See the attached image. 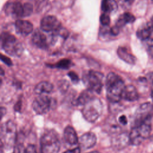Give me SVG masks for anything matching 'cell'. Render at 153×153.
I'll return each mask as SVG.
<instances>
[{
  "label": "cell",
  "mask_w": 153,
  "mask_h": 153,
  "mask_svg": "<svg viewBox=\"0 0 153 153\" xmlns=\"http://www.w3.org/2000/svg\"><path fill=\"white\" fill-rule=\"evenodd\" d=\"M106 96L112 103H117L122 99V93L125 87L121 77L114 72H110L106 76Z\"/></svg>",
  "instance_id": "cell-1"
},
{
  "label": "cell",
  "mask_w": 153,
  "mask_h": 153,
  "mask_svg": "<svg viewBox=\"0 0 153 153\" xmlns=\"http://www.w3.org/2000/svg\"><path fill=\"white\" fill-rule=\"evenodd\" d=\"M41 153H58L60 148V142L58 134L53 130L44 133L41 138Z\"/></svg>",
  "instance_id": "cell-2"
},
{
  "label": "cell",
  "mask_w": 153,
  "mask_h": 153,
  "mask_svg": "<svg viewBox=\"0 0 153 153\" xmlns=\"http://www.w3.org/2000/svg\"><path fill=\"white\" fill-rule=\"evenodd\" d=\"M1 47L9 55L19 57L23 53V48L20 42L13 35L4 32L1 37Z\"/></svg>",
  "instance_id": "cell-3"
},
{
  "label": "cell",
  "mask_w": 153,
  "mask_h": 153,
  "mask_svg": "<svg viewBox=\"0 0 153 153\" xmlns=\"http://www.w3.org/2000/svg\"><path fill=\"white\" fill-rule=\"evenodd\" d=\"M102 110L103 105L101 100L97 97H94L84 105L82 114L87 121L93 123L100 116Z\"/></svg>",
  "instance_id": "cell-4"
},
{
  "label": "cell",
  "mask_w": 153,
  "mask_h": 153,
  "mask_svg": "<svg viewBox=\"0 0 153 153\" xmlns=\"http://www.w3.org/2000/svg\"><path fill=\"white\" fill-rule=\"evenodd\" d=\"M151 131V126L150 121L144 122L134 126L129 134L130 143L133 145H140L150 136Z\"/></svg>",
  "instance_id": "cell-5"
},
{
  "label": "cell",
  "mask_w": 153,
  "mask_h": 153,
  "mask_svg": "<svg viewBox=\"0 0 153 153\" xmlns=\"http://www.w3.org/2000/svg\"><path fill=\"white\" fill-rule=\"evenodd\" d=\"M16 138V127L15 124L8 121L3 124L1 128V145L8 149L14 145Z\"/></svg>",
  "instance_id": "cell-6"
},
{
  "label": "cell",
  "mask_w": 153,
  "mask_h": 153,
  "mask_svg": "<svg viewBox=\"0 0 153 153\" xmlns=\"http://www.w3.org/2000/svg\"><path fill=\"white\" fill-rule=\"evenodd\" d=\"M103 75L97 71H89L83 76V81L88 89L100 93L103 86Z\"/></svg>",
  "instance_id": "cell-7"
},
{
  "label": "cell",
  "mask_w": 153,
  "mask_h": 153,
  "mask_svg": "<svg viewBox=\"0 0 153 153\" xmlns=\"http://www.w3.org/2000/svg\"><path fill=\"white\" fill-rule=\"evenodd\" d=\"M153 116V105L150 102L140 105L134 115V126L142 123L150 121Z\"/></svg>",
  "instance_id": "cell-8"
},
{
  "label": "cell",
  "mask_w": 153,
  "mask_h": 153,
  "mask_svg": "<svg viewBox=\"0 0 153 153\" xmlns=\"http://www.w3.org/2000/svg\"><path fill=\"white\" fill-rule=\"evenodd\" d=\"M51 105V99L44 94H40L32 103L33 109L37 114H44L48 112Z\"/></svg>",
  "instance_id": "cell-9"
},
{
  "label": "cell",
  "mask_w": 153,
  "mask_h": 153,
  "mask_svg": "<svg viewBox=\"0 0 153 153\" xmlns=\"http://www.w3.org/2000/svg\"><path fill=\"white\" fill-rule=\"evenodd\" d=\"M41 28L45 32L55 31L60 27V23L57 19L53 16H47L42 19Z\"/></svg>",
  "instance_id": "cell-10"
},
{
  "label": "cell",
  "mask_w": 153,
  "mask_h": 153,
  "mask_svg": "<svg viewBox=\"0 0 153 153\" xmlns=\"http://www.w3.org/2000/svg\"><path fill=\"white\" fill-rule=\"evenodd\" d=\"M5 13L14 17H23V5L19 2L8 3L5 8Z\"/></svg>",
  "instance_id": "cell-11"
},
{
  "label": "cell",
  "mask_w": 153,
  "mask_h": 153,
  "mask_svg": "<svg viewBox=\"0 0 153 153\" xmlns=\"http://www.w3.org/2000/svg\"><path fill=\"white\" fill-rule=\"evenodd\" d=\"M78 142L82 148L90 149L96 143V136L92 132H87L79 137Z\"/></svg>",
  "instance_id": "cell-12"
},
{
  "label": "cell",
  "mask_w": 153,
  "mask_h": 153,
  "mask_svg": "<svg viewBox=\"0 0 153 153\" xmlns=\"http://www.w3.org/2000/svg\"><path fill=\"white\" fill-rule=\"evenodd\" d=\"M15 28L17 33L24 36L29 35L33 31L32 24L27 20H16L15 23Z\"/></svg>",
  "instance_id": "cell-13"
},
{
  "label": "cell",
  "mask_w": 153,
  "mask_h": 153,
  "mask_svg": "<svg viewBox=\"0 0 153 153\" xmlns=\"http://www.w3.org/2000/svg\"><path fill=\"white\" fill-rule=\"evenodd\" d=\"M153 32V23L148 22L139 27L136 32L137 37L141 40L149 39Z\"/></svg>",
  "instance_id": "cell-14"
},
{
  "label": "cell",
  "mask_w": 153,
  "mask_h": 153,
  "mask_svg": "<svg viewBox=\"0 0 153 153\" xmlns=\"http://www.w3.org/2000/svg\"><path fill=\"white\" fill-rule=\"evenodd\" d=\"M139 98V94L136 87L132 85H128L125 86L123 93L122 99L130 101H136Z\"/></svg>",
  "instance_id": "cell-15"
},
{
  "label": "cell",
  "mask_w": 153,
  "mask_h": 153,
  "mask_svg": "<svg viewBox=\"0 0 153 153\" xmlns=\"http://www.w3.org/2000/svg\"><path fill=\"white\" fill-rule=\"evenodd\" d=\"M32 41L34 45L38 48H46L48 47L46 36L38 29L34 31L32 36Z\"/></svg>",
  "instance_id": "cell-16"
},
{
  "label": "cell",
  "mask_w": 153,
  "mask_h": 153,
  "mask_svg": "<svg viewBox=\"0 0 153 153\" xmlns=\"http://www.w3.org/2000/svg\"><path fill=\"white\" fill-rule=\"evenodd\" d=\"M63 137L66 142L68 144L73 145L78 142L76 133L74 128L71 126H67L63 132Z\"/></svg>",
  "instance_id": "cell-17"
},
{
  "label": "cell",
  "mask_w": 153,
  "mask_h": 153,
  "mask_svg": "<svg viewBox=\"0 0 153 153\" xmlns=\"http://www.w3.org/2000/svg\"><path fill=\"white\" fill-rule=\"evenodd\" d=\"M93 93L94 92L88 88L85 90H84L80 93L78 98L76 99L75 105L84 106L87 102L95 97Z\"/></svg>",
  "instance_id": "cell-18"
},
{
  "label": "cell",
  "mask_w": 153,
  "mask_h": 153,
  "mask_svg": "<svg viewBox=\"0 0 153 153\" xmlns=\"http://www.w3.org/2000/svg\"><path fill=\"white\" fill-rule=\"evenodd\" d=\"M117 54L121 59L128 64L134 65L136 63V57L124 47H119L117 50Z\"/></svg>",
  "instance_id": "cell-19"
},
{
  "label": "cell",
  "mask_w": 153,
  "mask_h": 153,
  "mask_svg": "<svg viewBox=\"0 0 153 153\" xmlns=\"http://www.w3.org/2000/svg\"><path fill=\"white\" fill-rule=\"evenodd\" d=\"M53 90V84L48 81H41L39 82L34 88L35 93L37 94H44L49 93Z\"/></svg>",
  "instance_id": "cell-20"
},
{
  "label": "cell",
  "mask_w": 153,
  "mask_h": 153,
  "mask_svg": "<svg viewBox=\"0 0 153 153\" xmlns=\"http://www.w3.org/2000/svg\"><path fill=\"white\" fill-rule=\"evenodd\" d=\"M130 142L129 134L121 133L117 136L113 141V145L117 149H122L126 146Z\"/></svg>",
  "instance_id": "cell-21"
},
{
  "label": "cell",
  "mask_w": 153,
  "mask_h": 153,
  "mask_svg": "<svg viewBox=\"0 0 153 153\" xmlns=\"http://www.w3.org/2000/svg\"><path fill=\"white\" fill-rule=\"evenodd\" d=\"M135 21V17L130 13L126 12L122 14L117 21L116 25L120 29L127 23H132Z\"/></svg>",
  "instance_id": "cell-22"
},
{
  "label": "cell",
  "mask_w": 153,
  "mask_h": 153,
  "mask_svg": "<svg viewBox=\"0 0 153 153\" xmlns=\"http://www.w3.org/2000/svg\"><path fill=\"white\" fill-rule=\"evenodd\" d=\"M101 8L105 13H112L117 11L118 4L115 0H102Z\"/></svg>",
  "instance_id": "cell-23"
},
{
  "label": "cell",
  "mask_w": 153,
  "mask_h": 153,
  "mask_svg": "<svg viewBox=\"0 0 153 153\" xmlns=\"http://www.w3.org/2000/svg\"><path fill=\"white\" fill-rule=\"evenodd\" d=\"M72 65V62L69 59H64L59 61L56 64H55L53 66L62 69H67L69 68Z\"/></svg>",
  "instance_id": "cell-24"
},
{
  "label": "cell",
  "mask_w": 153,
  "mask_h": 153,
  "mask_svg": "<svg viewBox=\"0 0 153 153\" xmlns=\"http://www.w3.org/2000/svg\"><path fill=\"white\" fill-rule=\"evenodd\" d=\"M33 11V6L30 3H25L23 4V17L30 16Z\"/></svg>",
  "instance_id": "cell-25"
},
{
  "label": "cell",
  "mask_w": 153,
  "mask_h": 153,
  "mask_svg": "<svg viewBox=\"0 0 153 153\" xmlns=\"http://www.w3.org/2000/svg\"><path fill=\"white\" fill-rule=\"evenodd\" d=\"M100 22L103 26H108L109 25L111 20L109 16L106 14H103L100 17Z\"/></svg>",
  "instance_id": "cell-26"
},
{
  "label": "cell",
  "mask_w": 153,
  "mask_h": 153,
  "mask_svg": "<svg viewBox=\"0 0 153 153\" xmlns=\"http://www.w3.org/2000/svg\"><path fill=\"white\" fill-rule=\"evenodd\" d=\"M68 75L69 77L71 78V81H72L74 83L76 84V83H77V82L79 81V77H78V76L77 75V74H76V73H75L74 72L71 71V72H69L68 74Z\"/></svg>",
  "instance_id": "cell-27"
},
{
  "label": "cell",
  "mask_w": 153,
  "mask_h": 153,
  "mask_svg": "<svg viewBox=\"0 0 153 153\" xmlns=\"http://www.w3.org/2000/svg\"><path fill=\"white\" fill-rule=\"evenodd\" d=\"M25 148L23 144L18 143L15 146L13 153H24Z\"/></svg>",
  "instance_id": "cell-28"
},
{
  "label": "cell",
  "mask_w": 153,
  "mask_h": 153,
  "mask_svg": "<svg viewBox=\"0 0 153 153\" xmlns=\"http://www.w3.org/2000/svg\"><path fill=\"white\" fill-rule=\"evenodd\" d=\"M24 153H37L35 146L32 144L28 145V146L25 148Z\"/></svg>",
  "instance_id": "cell-29"
},
{
  "label": "cell",
  "mask_w": 153,
  "mask_h": 153,
  "mask_svg": "<svg viewBox=\"0 0 153 153\" xmlns=\"http://www.w3.org/2000/svg\"><path fill=\"white\" fill-rule=\"evenodd\" d=\"M1 60L5 63L8 66H11L12 65V62L11 60H10V59H9L8 57H7V56H5L2 54H1Z\"/></svg>",
  "instance_id": "cell-30"
},
{
  "label": "cell",
  "mask_w": 153,
  "mask_h": 153,
  "mask_svg": "<svg viewBox=\"0 0 153 153\" xmlns=\"http://www.w3.org/2000/svg\"><path fill=\"white\" fill-rule=\"evenodd\" d=\"M120 29H121L119 27H118L117 25H115L111 27L110 32L112 35H117L120 33Z\"/></svg>",
  "instance_id": "cell-31"
},
{
  "label": "cell",
  "mask_w": 153,
  "mask_h": 153,
  "mask_svg": "<svg viewBox=\"0 0 153 153\" xmlns=\"http://www.w3.org/2000/svg\"><path fill=\"white\" fill-rule=\"evenodd\" d=\"M119 122L123 125H126L127 123V119L126 117L124 115H121L119 117Z\"/></svg>",
  "instance_id": "cell-32"
},
{
  "label": "cell",
  "mask_w": 153,
  "mask_h": 153,
  "mask_svg": "<svg viewBox=\"0 0 153 153\" xmlns=\"http://www.w3.org/2000/svg\"><path fill=\"white\" fill-rule=\"evenodd\" d=\"M63 153H80V148L79 147L75 148L74 149H72L71 150H68Z\"/></svg>",
  "instance_id": "cell-33"
},
{
  "label": "cell",
  "mask_w": 153,
  "mask_h": 153,
  "mask_svg": "<svg viewBox=\"0 0 153 153\" xmlns=\"http://www.w3.org/2000/svg\"><path fill=\"white\" fill-rule=\"evenodd\" d=\"M120 1L127 5H131L133 4L134 0H120Z\"/></svg>",
  "instance_id": "cell-34"
},
{
  "label": "cell",
  "mask_w": 153,
  "mask_h": 153,
  "mask_svg": "<svg viewBox=\"0 0 153 153\" xmlns=\"http://www.w3.org/2000/svg\"><path fill=\"white\" fill-rule=\"evenodd\" d=\"M149 39V45H151V47H153V39Z\"/></svg>",
  "instance_id": "cell-35"
},
{
  "label": "cell",
  "mask_w": 153,
  "mask_h": 153,
  "mask_svg": "<svg viewBox=\"0 0 153 153\" xmlns=\"http://www.w3.org/2000/svg\"><path fill=\"white\" fill-rule=\"evenodd\" d=\"M151 97L153 101V79H152V88H151Z\"/></svg>",
  "instance_id": "cell-36"
},
{
  "label": "cell",
  "mask_w": 153,
  "mask_h": 153,
  "mask_svg": "<svg viewBox=\"0 0 153 153\" xmlns=\"http://www.w3.org/2000/svg\"><path fill=\"white\" fill-rule=\"evenodd\" d=\"M150 140H151V142H153V134H152V136H151V137H150Z\"/></svg>",
  "instance_id": "cell-37"
},
{
  "label": "cell",
  "mask_w": 153,
  "mask_h": 153,
  "mask_svg": "<svg viewBox=\"0 0 153 153\" xmlns=\"http://www.w3.org/2000/svg\"><path fill=\"white\" fill-rule=\"evenodd\" d=\"M89 153H99V152H97V151H93V152H89Z\"/></svg>",
  "instance_id": "cell-38"
},
{
  "label": "cell",
  "mask_w": 153,
  "mask_h": 153,
  "mask_svg": "<svg viewBox=\"0 0 153 153\" xmlns=\"http://www.w3.org/2000/svg\"><path fill=\"white\" fill-rule=\"evenodd\" d=\"M151 22L153 23V16H152V17H151Z\"/></svg>",
  "instance_id": "cell-39"
},
{
  "label": "cell",
  "mask_w": 153,
  "mask_h": 153,
  "mask_svg": "<svg viewBox=\"0 0 153 153\" xmlns=\"http://www.w3.org/2000/svg\"><path fill=\"white\" fill-rule=\"evenodd\" d=\"M152 2H153V0H152Z\"/></svg>",
  "instance_id": "cell-40"
}]
</instances>
